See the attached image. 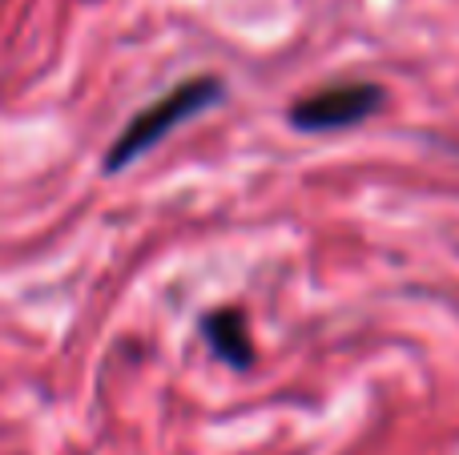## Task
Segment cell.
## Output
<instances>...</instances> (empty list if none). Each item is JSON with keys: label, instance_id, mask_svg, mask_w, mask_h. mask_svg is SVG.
<instances>
[{"label": "cell", "instance_id": "cell-1", "mask_svg": "<svg viewBox=\"0 0 459 455\" xmlns=\"http://www.w3.org/2000/svg\"><path fill=\"white\" fill-rule=\"evenodd\" d=\"M218 101H222V81L218 77L182 81L178 89H169L166 97H158L150 109H142L126 129H121L117 142L109 145V153H105V169H109V174H121V169L134 166L145 150H153L166 133H174L182 121L198 117V113H206L210 105H218Z\"/></svg>", "mask_w": 459, "mask_h": 455}, {"label": "cell", "instance_id": "cell-2", "mask_svg": "<svg viewBox=\"0 0 459 455\" xmlns=\"http://www.w3.org/2000/svg\"><path fill=\"white\" fill-rule=\"evenodd\" d=\"M383 101H387V93L375 81H342V85H326L294 101L290 125L302 133H334V129H351L371 113H379Z\"/></svg>", "mask_w": 459, "mask_h": 455}, {"label": "cell", "instance_id": "cell-3", "mask_svg": "<svg viewBox=\"0 0 459 455\" xmlns=\"http://www.w3.org/2000/svg\"><path fill=\"white\" fill-rule=\"evenodd\" d=\"M202 331H206V343L214 347V355L222 363H230V367H250L254 347H250V335H246L242 311H230V306H222V311L206 314Z\"/></svg>", "mask_w": 459, "mask_h": 455}]
</instances>
